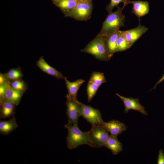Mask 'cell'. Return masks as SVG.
<instances>
[{
  "instance_id": "4dcf8cb0",
  "label": "cell",
  "mask_w": 164,
  "mask_h": 164,
  "mask_svg": "<svg viewBox=\"0 0 164 164\" xmlns=\"http://www.w3.org/2000/svg\"><path fill=\"white\" fill-rule=\"evenodd\" d=\"M55 1V2L57 0H54Z\"/></svg>"
},
{
  "instance_id": "8fae6325",
  "label": "cell",
  "mask_w": 164,
  "mask_h": 164,
  "mask_svg": "<svg viewBox=\"0 0 164 164\" xmlns=\"http://www.w3.org/2000/svg\"><path fill=\"white\" fill-rule=\"evenodd\" d=\"M102 124L111 135L115 136L126 131L127 128L124 123L115 120L107 122H104Z\"/></svg>"
},
{
  "instance_id": "3957f363",
  "label": "cell",
  "mask_w": 164,
  "mask_h": 164,
  "mask_svg": "<svg viewBox=\"0 0 164 164\" xmlns=\"http://www.w3.org/2000/svg\"><path fill=\"white\" fill-rule=\"evenodd\" d=\"M65 127L67 129L68 134L67 137L68 148L71 149L83 145H88V138L87 132L81 131L78 125L68 122Z\"/></svg>"
},
{
  "instance_id": "7c38bea8",
  "label": "cell",
  "mask_w": 164,
  "mask_h": 164,
  "mask_svg": "<svg viewBox=\"0 0 164 164\" xmlns=\"http://www.w3.org/2000/svg\"><path fill=\"white\" fill-rule=\"evenodd\" d=\"M36 66L43 72L57 79H63L65 77L61 72L49 65L43 56L40 57L37 61Z\"/></svg>"
},
{
  "instance_id": "f1b7e54d",
  "label": "cell",
  "mask_w": 164,
  "mask_h": 164,
  "mask_svg": "<svg viewBox=\"0 0 164 164\" xmlns=\"http://www.w3.org/2000/svg\"><path fill=\"white\" fill-rule=\"evenodd\" d=\"M164 80V73L162 76L161 77V78L156 82V83L155 86L153 87V88H152L151 90L154 89H156V87L159 84L161 83L162 81H163Z\"/></svg>"
},
{
  "instance_id": "7a4b0ae2",
  "label": "cell",
  "mask_w": 164,
  "mask_h": 164,
  "mask_svg": "<svg viewBox=\"0 0 164 164\" xmlns=\"http://www.w3.org/2000/svg\"><path fill=\"white\" fill-rule=\"evenodd\" d=\"M81 51L90 54L96 59L107 61L110 59L106 42V36H97Z\"/></svg>"
},
{
  "instance_id": "603a6c76",
  "label": "cell",
  "mask_w": 164,
  "mask_h": 164,
  "mask_svg": "<svg viewBox=\"0 0 164 164\" xmlns=\"http://www.w3.org/2000/svg\"><path fill=\"white\" fill-rule=\"evenodd\" d=\"M99 87L90 81H89L87 87L88 101V102H90L96 94Z\"/></svg>"
},
{
  "instance_id": "ffe728a7",
  "label": "cell",
  "mask_w": 164,
  "mask_h": 164,
  "mask_svg": "<svg viewBox=\"0 0 164 164\" xmlns=\"http://www.w3.org/2000/svg\"><path fill=\"white\" fill-rule=\"evenodd\" d=\"M117 52L126 50L131 46L126 39L122 31H121L117 38Z\"/></svg>"
},
{
  "instance_id": "6da1fadb",
  "label": "cell",
  "mask_w": 164,
  "mask_h": 164,
  "mask_svg": "<svg viewBox=\"0 0 164 164\" xmlns=\"http://www.w3.org/2000/svg\"><path fill=\"white\" fill-rule=\"evenodd\" d=\"M123 8L118 7L115 12L109 13L97 36H106L124 26L125 16L122 13Z\"/></svg>"
},
{
  "instance_id": "7402d4cb",
  "label": "cell",
  "mask_w": 164,
  "mask_h": 164,
  "mask_svg": "<svg viewBox=\"0 0 164 164\" xmlns=\"http://www.w3.org/2000/svg\"><path fill=\"white\" fill-rule=\"evenodd\" d=\"M5 74L9 81L22 79L23 77L21 70L18 68L11 69Z\"/></svg>"
},
{
  "instance_id": "f546056e",
  "label": "cell",
  "mask_w": 164,
  "mask_h": 164,
  "mask_svg": "<svg viewBox=\"0 0 164 164\" xmlns=\"http://www.w3.org/2000/svg\"><path fill=\"white\" fill-rule=\"evenodd\" d=\"M78 1L92 2V0H77Z\"/></svg>"
},
{
  "instance_id": "d4e9b609",
  "label": "cell",
  "mask_w": 164,
  "mask_h": 164,
  "mask_svg": "<svg viewBox=\"0 0 164 164\" xmlns=\"http://www.w3.org/2000/svg\"><path fill=\"white\" fill-rule=\"evenodd\" d=\"M128 0H110V2L106 7V10L108 12L110 13L112 12L113 8L118 7L119 4L121 2L125 4Z\"/></svg>"
},
{
  "instance_id": "83f0119b",
  "label": "cell",
  "mask_w": 164,
  "mask_h": 164,
  "mask_svg": "<svg viewBox=\"0 0 164 164\" xmlns=\"http://www.w3.org/2000/svg\"><path fill=\"white\" fill-rule=\"evenodd\" d=\"M9 80L5 74L0 73V84L4 83Z\"/></svg>"
},
{
  "instance_id": "277c9868",
  "label": "cell",
  "mask_w": 164,
  "mask_h": 164,
  "mask_svg": "<svg viewBox=\"0 0 164 164\" xmlns=\"http://www.w3.org/2000/svg\"><path fill=\"white\" fill-rule=\"evenodd\" d=\"M88 145L95 148H101L104 146L109 135L108 131L102 123H97L92 125L91 129L87 132Z\"/></svg>"
},
{
  "instance_id": "30bf717a",
  "label": "cell",
  "mask_w": 164,
  "mask_h": 164,
  "mask_svg": "<svg viewBox=\"0 0 164 164\" xmlns=\"http://www.w3.org/2000/svg\"><path fill=\"white\" fill-rule=\"evenodd\" d=\"M148 30L146 27L139 25L135 28L122 31V32L127 41L132 46Z\"/></svg>"
},
{
  "instance_id": "5b68a950",
  "label": "cell",
  "mask_w": 164,
  "mask_h": 164,
  "mask_svg": "<svg viewBox=\"0 0 164 164\" xmlns=\"http://www.w3.org/2000/svg\"><path fill=\"white\" fill-rule=\"evenodd\" d=\"M92 10V2L78 1L73 9L65 13V16L80 21H85L91 17Z\"/></svg>"
},
{
  "instance_id": "cb8c5ba5",
  "label": "cell",
  "mask_w": 164,
  "mask_h": 164,
  "mask_svg": "<svg viewBox=\"0 0 164 164\" xmlns=\"http://www.w3.org/2000/svg\"><path fill=\"white\" fill-rule=\"evenodd\" d=\"M9 84L13 88L23 92L27 87L26 83L22 79L9 81Z\"/></svg>"
},
{
  "instance_id": "8992f818",
  "label": "cell",
  "mask_w": 164,
  "mask_h": 164,
  "mask_svg": "<svg viewBox=\"0 0 164 164\" xmlns=\"http://www.w3.org/2000/svg\"><path fill=\"white\" fill-rule=\"evenodd\" d=\"M80 116L85 118L91 125L97 123H102L101 114L99 110L80 102Z\"/></svg>"
},
{
  "instance_id": "9c48e42d",
  "label": "cell",
  "mask_w": 164,
  "mask_h": 164,
  "mask_svg": "<svg viewBox=\"0 0 164 164\" xmlns=\"http://www.w3.org/2000/svg\"><path fill=\"white\" fill-rule=\"evenodd\" d=\"M129 4L133 5L132 12L139 18V21L141 17L148 14L149 12V4L148 1L128 0L123 7L124 8Z\"/></svg>"
},
{
  "instance_id": "484cf974",
  "label": "cell",
  "mask_w": 164,
  "mask_h": 164,
  "mask_svg": "<svg viewBox=\"0 0 164 164\" xmlns=\"http://www.w3.org/2000/svg\"><path fill=\"white\" fill-rule=\"evenodd\" d=\"M9 81L8 80L0 84V103L4 100L5 92Z\"/></svg>"
},
{
  "instance_id": "d6986e66",
  "label": "cell",
  "mask_w": 164,
  "mask_h": 164,
  "mask_svg": "<svg viewBox=\"0 0 164 164\" xmlns=\"http://www.w3.org/2000/svg\"><path fill=\"white\" fill-rule=\"evenodd\" d=\"M78 2L77 0H57L55 3L65 13L73 10Z\"/></svg>"
},
{
  "instance_id": "e0dca14e",
  "label": "cell",
  "mask_w": 164,
  "mask_h": 164,
  "mask_svg": "<svg viewBox=\"0 0 164 164\" xmlns=\"http://www.w3.org/2000/svg\"><path fill=\"white\" fill-rule=\"evenodd\" d=\"M0 103L1 118H8L13 114L15 105V104L5 100H3Z\"/></svg>"
},
{
  "instance_id": "ac0fdd59",
  "label": "cell",
  "mask_w": 164,
  "mask_h": 164,
  "mask_svg": "<svg viewBox=\"0 0 164 164\" xmlns=\"http://www.w3.org/2000/svg\"><path fill=\"white\" fill-rule=\"evenodd\" d=\"M16 119L13 118L8 121H0V132L2 134L7 135L18 127Z\"/></svg>"
},
{
  "instance_id": "9a60e30c",
  "label": "cell",
  "mask_w": 164,
  "mask_h": 164,
  "mask_svg": "<svg viewBox=\"0 0 164 164\" xmlns=\"http://www.w3.org/2000/svg\"><path fill=\"white\" fill-rule=\"evenodd\" d=\"M121 31H116L106 36V42L109 56L110 58L117 52V40Z\"/></svg>"
},
{
  "instance_id": "4316f807",
  "label": "cell",
  "mask_w": 164,
  "mask_h": 164,
  "mask_svg": "<svg viewBox=\"0 0 164 164\" xmlns=\"http://www.w3.org/2000/svg\"><path fill=\"white\" fill-rule=\"evenodd\" d=\"M157 163L164 164V153L162 149H160L159 151Z\"/></svg>"
},
{
  "instance_id": "2e32d148",
  "label": "cell",
  "mask_w": 164,
  "mask_h": 164,
  "mask_svg": "<svg viewBox=\"0 0 164 164\" xmlns=\"http://www.w3.org/2000/svg\"><path fill=\"white\" fill-rule=\"evenodd\" d=\"M109 149L112 154L116 155L122 150V145L118 139L117 136L110 135L105 143L104 146Z\"/></svg>"
},
{
  "instance_id": "52a82bcc",
  "label": "cell",
  "mask_w": 164,
  "mask_h": 164,
  "mask_svg": "<svg viewBox=\"0 0 164 164\" xmlns=\"http://www.w3.org/2000/svg\"><path fill=\"white\" fill-rule=\"evenodd\" d=\"M67 107V114L68 119V122L78 125V119L80 116V103L78 100H74L67 94L66 96Z\"/></svg>"
},
{
  "instance_id": "5bb4252c",
  "label": "cell",
  "mask_w": 164,
  "mask_h": 164,
  "mask_svg": "<svg viewBox=\"0 0 164 164\" xmlns=\"http://www.w3.org/2000/svg\"><path fill=\"white\" fill-rule=\"evenodd\" d=\"M65 81L68 94L67 95L70 98L75 100H77V95L78 90L81 86L85 82L82 79H79L73 82L69 81L65 77Z\"/></svg>"
},
{
  "instance_id": "44dd1931",
  "label": "cell",
  "mask_w": 164,
  "mask_h": 164,
  "mask_svg": "<svg viewBox=\"0 0 164 164\" xmlns=\"http://www.w3.org/2000/svg\"><path fill=\"white\" fill-rule=\"evenodd\" d=\"M89 81L100 87L106 81V79L103 73L93 72L91 73Z\"/></svg>"
},
{
  "instance_id": "4fadbf2b",
  "label": "cell",
  "mask_w": 164,
  "mask_h": 164,
  "mask_svg": "<svg viewBox=\"0 0 164 164\" xmlns=\"http://www.w3.org/2000/svg\"><path fill=\"white\" fill-rule=\"evenodd\" d=\"M23 93V92L15 90L10 85L9 81L4 100L9 101L17 105L20 101Z\"/></svg>"
},
{
  "instance_id": "ba28073f",
  "label": "cell",
  "mask_w": 164,
  "mask_h": 164,
  "mask_svg": "<svg viewBox=\"0 0 164 164\" xmlns=\"http://www.w3.org/2000/svg\"><path fill=\"white\" fill-rule=\"evenodd\" d=\"M122 101L125 108L124 112L128 113L130 110H133L139 112L144 115H147L148 113L145 110L144 106L142 105L139 101V99H134L132 97H127L116 93Z\"/></svg>"
}]
</instances>
